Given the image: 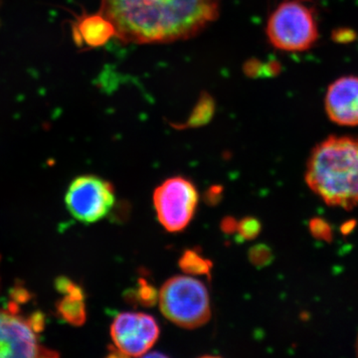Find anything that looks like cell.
Masks as SVG:
<instances>
[{"label": "cell", "instance_id": "cell-9", "mask_svg": "<svg viewBox=\"0 0 358 358\" xmlns=\"http://www.w3.org/2000/svg\"><path fill=\"white\" fill-rule=\"evenodd\" d=\"M327 117L339 126H358V76L336 80L324 98Z\"/></svg>", "mask_w": 358, "mask_h": 358}, {"label": "cell", "instance_id": "cell-10", "mask_svg": "<svg viewBox=\"0 0 358 358\" xmlns=\"http://www.w3.org/2000/svg\"><path fill=\"white\" fill-rule=\"evenodd\" d=\"M115 36L114 25L101 13L80 16L74 26L75 40L90 48L102 47Z\"/></svg>", "mask_w": 358, "mask_h": 358}, {"label": "cell", "instance_id": "cell-19", "mask_svg": "<svg viewBox=\"0 0 358 358\" xmlns=\"http://www.w3.org/2000/svg\"><path fill=\"white\" fill-rule=\"evenodd\" d=\"M238 226V221L236 219L233 217H225L221 223V230L223 231L225 234H234L236 233Z\"/></svg>", "mask_w": 358, "mask_h": 358}, {"label": "cell", "instance_id": "cell-6", "mask_svg": "<svg viewBox=\"0 0 358 358\" xmlns=\"http://www.w3.org/2000/svg\"><path fill=\"white\" fill-rule=\"evenodd\" d=\"M199 200V192L192 181L181 176L166 179L154 193L159 223L169 232L185 229L194 216Z\"/></svg>", "mask_w": 358, "mask_h": 358}, {"label": "cell", "instance_id": "cell-5", "mask_svg": "<svg viewBox=\"0 0 358 358\" xmlns=\"http://www.w3.org/2000/svg\"><path fill=\"white\" fill-rule=\"evenodd\" d=\"M41 313L25 317L16 308L0 310V357H50L57 353L40 343Z\"/></svg>", "mask_w": 358, "mask_h": 358}, {"label": "cell", "instance_id": "cell-13", "mask_svg": "<svg viewBox=\"0 0 358 358\" xmlns=\"http://www.w3.org/2000/svg\"><path fill=\"white\" fill-rule=\"evenodd\" d=\"M159 293L152 285L148 284L145 280L141 279L138 282V287L134 289H129L128 301H136L143 307H154L159 301Z\"/></svg>", "mask_w": 358, "mask_h": 358}, {"label": "cell", "instance_id": "cell-4", "mask_svg": "<svg viewBox=\"0 0 358 358\" xmlns=\"http://www.w3.org/2000/svg\"><path fill=\"white\" fill-rule=\"evenodd\" d=\"M159 301L162 315L183 329H197L211 317L210 298L206 287L188 275H176L164 282Z\"/></svg>", "mask_w": 358, "mask_h": 358}, {"label": "cell", "instance_id": "cell-1", "mask_svg": "<svg viewBox=\"0 0 358 358\" xmlns=\"http://www.w3.org/2000/svg\"><path fill=\"white\" fill-rule=\"evenodd\" d=\"M221 0H101L100 13L127 44L187 40L217 20Z\"/></svg>", "mask_w": 358, "mask_h": 358}, {"label": "cell", "instance_id": "cell-8", "mask_svg": "<svg viewBox=\"0 0 358 358\" xmlns=\"http://www.w3.org/2000/svg\"><path fill=\"white\" fill-rule=\"evenodd\" d=\"M115 350L124 357H141L159 338V327L152 315L141 313H122L110 327Z\"/></svg>", "mask_w": 358, "mask_h": 358}, {"label": "cell", "instance_id": "cell-2", "mask_svg": "<svg viewBox=\"0 0 358 358\" xmlns=\"http://www.w3.org/2000/svg\"><path fill=\"white\" fill-rule=\"evenodd\" d=\"M306 181L331 206L358 205V138L331 136L313 148Z\"/></svg>", "mask_w": 358, "mask_h": 358}, {"label": "cell", "instance_id": "cell-14", "mask_svg": "<svg viewBox=\"0 0 358 358\" xmlns=\"http://www.w3.org/2000/svg\"><path fill=\"white\" fill-rule=\"evenodd\" d=\"M262 230L260 221L255 217H245L238 222L236 239L239 242L250 241L255 239Z\"/></svg>", "mask_w": 358, "mask_h": 358}, {"label": "cell", "instance_id": "cell-20", "mask_svg": "<svg viewBox=\"0 0 358 358\" xmlns=\"http://www.w3.org/2000/svg\"><path fill=\"white\" fill-rule=\"evenodd\" d=\"M355 225H357L355 221H348V222H345L341 226V232H343V234H348V233L352 232Z\"/></svg>", "mask_w": 358, "mask_h": 358}, {"label": "cell", "instance_id": "cell-18", "mask_svg": "<svg viewBox=\"0 0 358 358\" xmlns=\"http://www.w3.org/2000/svg\"><path fill=\"white\" fill-rule=\"evenodd\" d=\"M355 38V33L350 29H341L336 30L334 33V40L336 42H341V43H346V42H350L352 40Z\"/></svg>", "mask_w": 358, "mask_h": 358}, {"label": "cell", "instance_id": "cell-15", "mask_svg": "<svg viewBox=\"0 0 358 358\" xmlns=\"http://www.w3.org/2000/svg\"><path fill=\"white\" fill-rule=\"evenodd\" d=\"M248 258L252 265L257 268L267 267L274 260L272 249L265 244H257L250 248Z\"/></svg>", "mask_w": 358, "mask_h": 358}, {"label": "cell", "instance_id": "cell-11", "mask_svg": "<svg viewBox=\"0 0 358 358\" xmlns=\"http://www.w3.org/2000/svg\"><path fill=\"white\" fill-rule=\"evenodd\" d=\"M62 287L66 296L60 307V313H62L64 319L70 322L71 324L80 326L86 320L83 292L79 287L74 286L72 282L66 281V280H64V285Z\"/></svg>", "mask_w": 358, "mask_h": 358}, {"label": "cell", "instance_id": "cell-3", "mask_svg": "<svg viewBox=\"0 0 358 358\" xmlns=\"http://www.w3.org/2000/svg\"><path fill=\"white\" fill-rule=\"evenodd\" d=\"M266 33L271 45L285 52H305L320 38V23L310 0H285L268 17Z\"/></svg>", "mask_w": 358, "mask_h": 358}, {"label": "cell", "instance_id": "cell-16", "mask_svg": "<svg viewBox=\"0 0 358 358\" xmlns=\"http://www.w3.org/2000/svg\"><path fill=\"white\" fill-rule=\"evenodd\" d=\"M310 231L313 237L322 241L331 242L333 239V229L326 220L313 218L310 222Z\"/></svg>", "mask_w": 358, "mask_h": 358}, {"label": "cell", "instance_id": "cell-17", "mask_svg": "<svg viewBox=\"0 0 358 358\" xmlns=\"http://www.w3.org/2000/svg\"><path fill=\"white\" fill-rule=\"evenodd\" d=\"M223 197V187L221 185H212L204 194L205 202L210 206L217 205Z\"/></svg>", "mask_w": 358, "mask_h": 358}, {"label": "cell", "instance_id": "cell-21", "mask_svg": "<svg viewBox=\"0 0 358 358\" xmlns=\"http://www.w3.org/2000/svg\"><path fill=\"white\" fill-rule=\"evenodd\" d=\"M357 352L358 355V336H357Z\"/></svg>", "mask_w": 358, "mask_h": 358}, {"label": "cell", "instance_id": "cell-12", "mask_svg": "<svg viewBox=\"0 0 358 358\" xmlns=\"http://www.w3.org/2000/svg\"><path fill=\"white\" fill-rule=\"evenodd\" d=\"M179 267L187 275H210L213 264L194 250H186L179 259Z\"/></svg>", "mask_w": 358, "mask_h": 358}, {"label": "cell", "instance_id": "cell-7", "mask_svg": "<svg viewBox=\"0 0 358 358\" xmlns=\"http://www.w3.org/2000/svg\"><path fill=\"white\" fill-rule=\"evenodd\" d=\"M114 186L96 176H81L70 183L65 204L71 215L82 223L91 224L105 218L115 204Z\"/></svg>", "mask_w": 358, "mask_h": 358}]
</instances>
